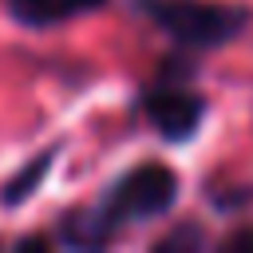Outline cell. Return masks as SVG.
<instances>
[{
	"instance_id": "cell-2",
	"label": "cell",
	"mask_w": 253,
	"mask_h": 253,
	"mask_svg": "<svg viewBox=\"0 0 253 253\" xmlns=\"http://www.w3.org/2000/svg\"><path fill=\"white\" fill-rule=\"evenodd\" d=\"M194 79H198V55L174 47V55H166L158 71L138 87L134 107L166 146L194 142L210 115V99L194 87Z\"/></svg>"
},
{
	"instance_id": "cell-1",
	"label": "cell",
	"mask_w": 253,
	"mask_h": 253,
	"mask_svg": "<svg viewBox=\"0 0 253 253\" xmlns=\"http://www.w3.org/2000/svg\"><path fill=\"white\" fill-rule=\"evenodd\" d=\"M178 194H182V178L174 166L158 158L134 162L123 174H115L95 202H83L59 213L51 237L55 245H67V249H107L126 229L166 217L178 206Z\"/></svg>"
},
{
	"instance_id": "cell-7",
	"label": "cell",
	"mask_w": 253,
	"mask_h": 253,
	"mask_svg": "<svg viewBox=\"0 0 253 253\" xmlns=\"http://www.w3.org/2000/svg\"><path fill=\"white\" fill-rule=\"evenodd\" d=\"M217 245H221V249H237V253H253V225H241V229L225 233Z\"/></svg>"
},
{
	"instance_id": "cell-4",
	"label": "cell",
	"mask_w": 253,
	"mask_h": 253,
	"mask_svg": "<svg viewBox=\"0 0 253 253\" xmlns=\"http://www.w3.org/2000/svg\"><path fill=\"white\" fill-rule=\"evenodd\" d=\"M111 0H4V12L24 32H51L59 24L103 12Z\"/></svg>"
},
{
	"instance_id": "cell-6",
	"label": "cell",
	"mask_w": 253,
	"mask_h": 253,
	"mask_svg": "<svg viewBox=\"0 0 253 253\" xmlns=\"http://www.w3.org/2000/svg\"><path fill=\"white\" fill-rule=\"evenodd\" d=\"M210 245V237H206V229L198 225V221H182V225H174L170 233H162L158 241H154V249L158 253H178V249H206Z\"/></svg>"
},
{
	"instance_id": "cell-5",
	"label": "cell",
	"mask_w": 253,
	"mask_h": 253,
	"mask_svg": "<svg viewBox=\"0 0 253 253\" xmlns=\"http://www.w3.org/2000/svg\"><path fill=\"white\" fill-rule=\"evenodd\" d=\"M55 154H59V142L55 146H47V150H40V154H32L4 186H0V206H8V210H16V206H24L40 186H43V178L51 174V166H55Z\"/></svg>"
},
{
	"instance_id": "cell-3",
	"label": "cell",
	"mask_w": 253,
	"mask_h": 253,
	"mask_svg": "<svg viewBox=\"0 0 253 253\" xmlns=\"http://www.w3.org/2000/svg\"><path fill=\"white\" fill-rule=\"evenodd\" d=\"M126 4L146 24H154L178 51L190 55L221 51L233 40H241L245 28L253 24V8L233 0H126Z\"/></svg>"
}]
</instances>
